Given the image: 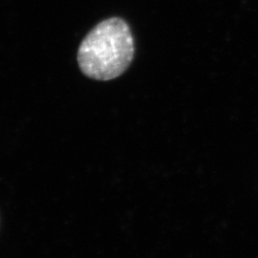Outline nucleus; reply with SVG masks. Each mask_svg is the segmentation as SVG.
I'll return each mask as SVG.
<instances>
[{"mask_svg":"<svg viewBox=\"0 0 258 258\" xmlns=\"http://www.w3.org/2000/svg\"><path fill=\"white\" fill-rule=\"evenodd\" d=\"M134 39L128 24L119 18L105 19L83 38L78 62L83 74L97 81L120 77L133 60Z\"/></svg>","mask_w":258,"mask_h":258,"instance_id":"obj_1","label":"nucleus"}]
</instances>
